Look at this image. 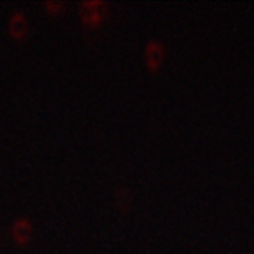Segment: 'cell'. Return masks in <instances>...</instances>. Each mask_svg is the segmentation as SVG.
Segmentation results:
<instances>
[{
    "label": "cell",
    "mask_w": 254,
    "mask_h": 254,
    "mask_svg": "<svg viewBox=\"0 0 254 254\" xmlns=\"http://www.w3.org/2000/svg\"><path fill=\"white\" fill-rule=\"evenodd\" d=\"M166 57V48L162 46L159 42H149L144 49V59H146V64L149 70L156 72L159 66L164 62Z\"/></svg>",
    "instance_id": "6da1fadb"
},
{
    "label": "cell",
    "mask_w": 254,
    "mask_h": 254,
    "mask_svg": "<svg viewBox=\"0 0 254 254\" xmlns=\"http://www.w3.org/2000/svg\"><path fill=\"white\" fill-rule=\"evenodd\" d=\"M8 31H9L11 37L15 39V40H23L28 35L29 23H28L26 15L22 11H17V12H14L11 15L9 25H8Z\"/></svg>",
    "instance_id": "7a4b0ae2"
},
{
    "label": "cell",
    "mask_w": 254,
    "mask_h": 254,
    "mask_svg": "<svg viewBox=\"0 0 254 254\" xmlns=\"http://www.w3.org/2000/svg\"><path fill=\"white\" fill-rule=\"evenodd\" d=\"M80 15H81L83 22L89 26H98L103 22L92 5V0H86V2H83L80 5Z\"/></svg>",
    "instance_id": "277c9868"
},
{
    "label": "cell",
    "mask_w": 254,
    "mask_h": 254,
    "mask_svg": "<svg viewBox=\"0 0 254 254\" xmlns=\"http://www.w3.org/2000/svg\"><path fill=\"white\" fill-rule=\"evenodd\" d=\"M12 238L14 241L25 247L28 242H31L32 239V224L31 221H28L26 217H20V219H17L12 225Z\"/></svg>",
    "instance_id": "3957f363"
},
{
    "label": "cell",
    "mask_w": 254,
    "mask_h": 254,
    "mask_svg": "<svg viewBox=\"0 0 254 254\" xmlns=\"http://www.w3.org/2000/svg\"><path fill=\"white\" fill-rule=\"evenodd\" d=\"M45 8L48 9V12L51 14H59L62 12V9L64 8V2H46Z\"/></svg>",
    "instance_id": "5b68a950"
}]
</instances>
